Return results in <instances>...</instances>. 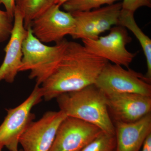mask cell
Masks as SVG:
<instances>
[{"mask_svg":"<svg viewBox=\"0 0 151 151\" xmlns=\"http://www.w3.org/2000/svg\"><path fill=\"white\" fill-rule=\"evenodd\" d=\"M70 0H55V4L59 6H62L64 3Z\"/></svg>","mask_w":151,"mask_h":151,"instance_id":"7402d4cb","label":"cell"},{"mask_svg":"<svg viewBox=\"0 0 151 151\" xmlns=\"http://www.w3.org/2000/svg\"><path fill=\"white\" fill-rule=\"evenodd\" d=\"M105 94L134 93L151 97V85L142 73L108 62L95 84Z\"/></svg>","mask_w":151,"mask_h":151,"instance_id":"277c9868","label":"cell"},{"mask_svg":"<svg viewBox=\"0 0 151 151\" xmlns=\"http://www.w3.org/2000/svg\"><path fill=\"white\" fill-rule=\"evenodd\" d=\"M116 151H139L151 134V115L132 123L115 122Z\"/></svg>","mask_w":151,"mask_h":151,"instance_id":"4fadbf2b","label":"cell"},{"mask_svg":"<svg viewBox=\"0 0 151 151\" xmlns=\"http://www.w3.org/2000/svg\"><path fill=\"white\" fill-rule=\"evenodd\" d=\"M131 31L139 41L147 62V70L146 78L151 81V40L144 33L135 21L134 13L122 9L119 17V24Z\"/></svg>","mask_w":151,"mask_h":151,"instance_id":"5bb4252c","label":"cell"},{"mask_svg":"<svg viewBox=\"0 0 151 151\" xmlns=\"http://www.w3.org/2000/svg\"><path fill=\"white\" fill-rule=\"evenodd\" d=\"M115 135L102 132L81 151H116Z\"/></svg>","mask_w":151,"mask_h":151,"instance_id":"e0dca14e","label":"cell"},{"mask_svg":"<svg viewBox=\"0 0 151 151\" xmlns=\"http://www.w3.org/2000/svg\"><path fill=\"white\" fill-rule=\"evenodd\" d=\"M142 151H151V134L148 136L144 142Z\"/></svg>","mask_w":151,"mask_h":151,"instance_id":"44dd1931","label":"cell"},{"mask_svg":"<svg viewBox=\"0 0 151 151\" xmlns=\"http://www.w3.org/2000/svg\"><path fill=\"white\" fill-rule=\"evenodd\" d=\"M27 29L19 71L29 70V77L40 86L59 64L68 41L64 38L53 46H48L35 37L30 27Z\"/></svg>","mask_w":151,"mask_h":151,"instance_id":"3957f363","label":"cell"},{"mask_svg":"<svg viewBox=\"0 0 151 151\" xmlns=\"http://www.w3.org/2000/svg\"><path fill=\"white\" fill-rule=\"evenodd\" d=\"M42 98L40 86L36 84L29 96L21 104L7 110V114L0 125V145L9 151L18 149L19 139L35 119L32 110Z\"/></svg>","mask_w":151,"mask_h":151,"instance_id":"5b68a950","label":"cell"},{"mask_svg":"<svg viewBox=\"0 0 151 151\" xmlns=\"http://www.w3.org/2000/svg\"><path fill=\"white\" fill-rule=\"evenodd\" d=\"M15 4L22 15L26 29L34 19L55 4V0H15Z\"/></svg>","mask_w":151,"mask_h":151,"instance_id":"9a60e30c","label":"cell"},{"mask_svg":"<svg viewBox=\"0 0 151 151\" xmlns=\"http://www.w3.org/2000/svg\"><path fill=\"white\" fill-rule=\"evenodd\" d=\"M122 9V3H118L93 10L71 12L75 27L70 36L74 39H97L102 33L118 25Z\"/></svg>","mask_w":151,"mask_h":151,"instance_id":"52a82bcc","label":"cell"},{"mask_svg":"<svg viewBox=\"0 0 151 151\" xmlns=\"http://www.w3.org/2000/svg\"><path fill=\"white\" fill-rule=\"evenodd\" d=\"M75 21L71 13L60 9V6H52L31 23L32 34L42 43L59 42L65 36L71 35Z\"/></svg>","mask_w":151,"mask_h":151,"instance_id":"ba28073f","label":"cell"},{"mask_svg":"<svg viewBox=\"0 0 151 151\" xmlns=\"http://www.w3.org/2000/svg\"><path fill=\"white\" fill-rule=\"evenodd\" d=\"M108 62L80 43L68 41L59 64L41 84L42 98L50 101L94 84Z\"/></svg>","mask_w":151,"mask_h":151,"instance_id":"6da1fadb","label":"cell"},{"mask_svg":"<svg viewBox=\"0 0 151 151\" xmlns=\"http://www.w3.org/2000/svg\"><path fill=\"white\" fill-rule=\"evenodd\" d=\"M60 110L66 116L92 124L103 132L115 135L105 94L94 84L59 95L56 98Z\"/></svg>","mask_w":151,"mask_h":151,"instance_id":"7a4b0ae2","label":"cell"},{"mask_svg":"<svg viewBox=\"0 0 151 151\" xmlns=\"http://www.w3.org/2000/svg\"><path fill=\"white\" fill-rule=\"evenodd\" d=\"M105 95L115 122L132 123L151 113V97L134 93Z\"/></svg>","mask_w":151,"mask_h":151,"instance_id":"8fae6325","label":"cell"},{"mask_svg":"<svg viewBox=\"0 0 151 151\" xmlns=\"http://www.w3.org/2000/svg\"><path fill=\"white\" fill-rule=\"evenodd\" d=\"M3 148V146L0 145V151H2V150Z\"/></svg>","mask_w":151,"mask_h":151,"instance_id":"cb8c5ba5","label":"cell"},{"mask_svg":"<svg viewBox=\"0 0 151 151\" xmlns=\"http://www.w3.org/2000/svg\"><path fill=\"white\" fill-rule=\"evenodd\" d=\"M102 132L94 125L67 116L60 125L49 151H81Z\"/></svg>","mask_w":151,"mask_h":151,"instance_id":"30bf717a","label":"cell"},{"mask_svg":"<svg viewBox=\"0 0 151 151\" xmlns=\"http://www.w3.org/2000/svg\"><path fill=\"white\" fill-rule=\"evenodd\" d=\"M122 4V9L134 13L142 7L151 8V0H123Z\"/></svg>","mask_w":151,"mask_h":151,"instance_id":"d6986e66","label":"cell"},{"mask_svg":"<svg viewBox=\"0 0 151 151\" xmlns=\"http://www.w3.org/2000/svg\"><path fill=\"white\" fill-rule=\"evenodd\" d=\"M12 151H23L22 150H18V149H17V150H13Z\"/></svg>","mask_w":151,"mask_h":151,"instance_id":"603a6c76","label":"cell"},{"mask_svg":"<svg viewBox=\"0 0 151 151\" xmlns=\"http://www.w3.org/2000/svg\"><path fill=\"white\" fill-rule=\"evenodd\" d=\"M120 0H70L62 6L65 12H73L92 10L104 5L113 4Z\"/></svg>","mask_w":151,"mask_h":151,"instance_id":"2e32d148","label":"cell"},{"mask_svg":"<svg viewBox=\"0 0 151 151\" xmlns=\"http://www.w3.org/2000/svg\"><path fill=\"white\" fill-rule=\"evenodd\" d=\"M67 117L65 113L49 111L30 124L19 139L23 151H49L60 125Z\"/></svg>","mask_w":151,"mask_h":151,"instance_id":"9c48e42d","label":"cell"},{"mask_svg":"<svg viewBox=\"0 0 151 151\" xmlns=\"http://www.w3.org/2000/svg\"><path fill=\"white\" fill-rule=\"evenodd\" d=\"M4 6L6 11L9 15L14 19V13L15 9V0H0V6Z\"/></svg>","mask_w":151,"mask_h":151,"instance_id":"ffe728a7","label":"cell"},{"mask_svg":"<svg viewBox=\"0 0 151 151\" xmlns=\"http://www.w3.org/2000/svg\"><path fill=\"white\" fill-rule=\"evenodd\" d=\"M13 27L8 43L4 48L5 56L0 66V82H14L19 70L22 59V45L27 34L21 13L15 9Z\"/></svg>","mask_w":151,"mask_h":151,"instance_id":"7c38bea8","label":"cell"},{"mask_svg":"<svg viewBox=\"0 0 151 151\" xmlns=\"http://www.w3.org/2000/svg\"><path fill=\"white\" fill-rule=\"evenodd\" d=\"M13 19L6 11L0 9V43L9 38L13 27Z\"/></svg>","mask_w":151,"mask_h":151,"instance_id":"ac0fdd59","label":"cell"},{"mask_svg":"<svg viewBox=\"0 0 151 151\" xmlns=\"http://www.w3.org/2000/svg\"><path fill=\"white\" fill-rule=\"evenodd\" d=\"M131 41L126 28L120 25L113 27L108 35L97 39L82 40L84 47L92 54L127 68L136 55L126 48Z\"/></svg>","mask_w":151,"mask_h":151,"instance_id":"8992f818","label":"cell"}]
</instances>
